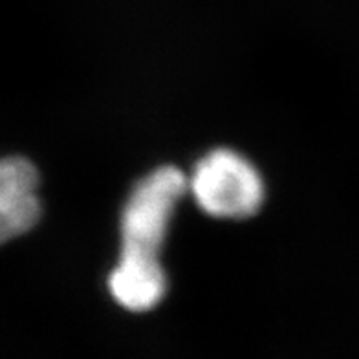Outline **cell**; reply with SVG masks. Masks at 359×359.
<instances>
[{
    "mask_svg": "<svg viewBox=\"0 0 359 359\" xmlns=\"http://www.w3.org/2000/svg\"><path fill=\"white\" fill-rule=\"evenodd\" d=\"M189 189V178L172 165L158 167L136 184L121 213V255L118 264L161 268L165 242L176 203Z\"/></svg>",
    "mask_w": 359,
    "mask_h": 359,
    "instance_id": "1",
    "label": "cell"
},
{
    "mask_svg": "<svg viewBox=\"0 0 359 359\" xmlns=\"http://www.w3.org/2000/svg\"><path fill=\"white\" fill-rule=\"evenodd\" d=\"M189 191L203 213L215 218H250L264 202L262 176L231 149L205 154L191 175Z\"/></svg>",
    "mask_w": 359,
    "mask_h": 359,
    "instance_id": "2",
    "label": "cell"
},
{
    "mask_svg": "<svg viewBox=\"0 0 359 359\" xmlns=\"http://www.w3.org/2000/svg\"><path fill=\"white\" fill-rule=\"evenodd\" d=\"M39 172L26 158L0 160V246L28 233L41 218Z\"/></svg>",
    "mask_w": 359,
    "mask_h": 359,
    "instance_id": "3",
    "label": "cell"
}]
</instances>
